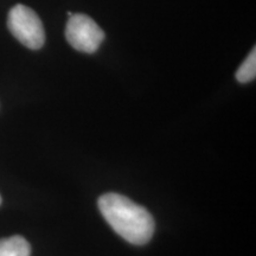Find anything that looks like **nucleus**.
<instances>
[{"mask_svg":"<svg viewBox=\"0 0 256 256\" xmlns=\"http://www.w3.org/2000/svg\"><path fill=\"white\" fill-rule=\"evenodd\" d=\"M0 204H2V196H0Z\"/></svg>","mask_w":256,"mask_h":256,"instance_id":"obj_6","label":"nucleus"},{"mask_svg":"<svg viewBox=\"0 0 256 256\" xmlns=\"http://www.w3.org/2000/svg\"><path fill=\"white\" fill-rule=\"evenodd\" d=\"M8 26L16 40L28 49L38 50L44 46L46 32L40 18L28 6L19 4L10 10Z\"/></svg>","mask_w":256,"mask_h":256,"instance_id":"obj_2","label":"nucleus"},{"mask_svg":"<svg viewBox=\"0 0 256 256\" xmlns=\"http://www.w3.org/2000/svg\"><path fill=\"white\" fill-rule=\"evenodd\" d=\"M256 78V49L252 50L249 56L244 62L241 64L238 72H236V80L240 83L252 82Z\"/></svg>","mask_w":256,"mask_h":256,"instance_id":"obj_5","label":"nucleus"},{"mask_svg":"<svg viewBox=\"0 0 256 256\" xmlns=\"http://www.w3.org/2000/svg\"><path fill=\"white\" fill-rule=\"evenodd\" d=\"M31 246L23 236L0 238V256H30Z\"/></svg>","mask_w":256,"mask_h":256,"instance_id":"obj_4","label":"nucleus"},{"mask_svg":"<svg viewBox=\"0 0 256 256\" xmlns=\"http://www.w3.org/2000/svg\"><path fill=\"white\" fill-rule=\"evenodd\" d=\"M66 38L74 49L94 54L104 40V32L94 19L86 14H72L66 28Z\"/></svg>","mask_w":256,"mask_h":256,"instance_id":"obj_3","label":"nucleus"},{"mask_svg":"<svg viewBox=\"0 0 256 256\" xmlns=\"http://www.w3.org/2000/svg\"><path fill=\"white\" fill-rule=\"evenodd\" d=\"M98 209L107 223L127 242L144 246L152 238L154 220L145 208L119 194H106L98 198Z\"/></svg>","mask_w":256,"mask_h":256,"instance_id":"obj_1","label":"nucleus"}]
</instances>
